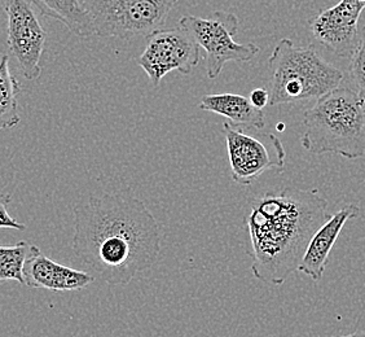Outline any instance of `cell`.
Segmentation results:
<instances>
[{
  "label": "cell",
  "mask_w": 365,
  "mask_h": 337,
  "mask_svg": "<svg viewBox=\"0 0 365 337\" xmlns=\"http://www.w3.org/2000/svg\"><path fill=\"white\" fill-rule=\"evenodd\" d=\"M365 101L355 89L338 86L303 114L302 147L312 155H365Z\"/></svg>",
  "instance_id": "3957f363"
},
{
  "label": "cell",
  "mask_w": 365,
  "mask_h": 337,
  "mask_svg": "<svg viewBox=\"0 0 365 337\" xmlns=\"http://www.w3.org/2000/svg\"><path fill=\"white\" fill-rule=\"evenodd\" d=\"M360 216L358 205H346L341 211L331 214L323 225L317 228L309 240L298 271L307 275L314 281H320L328 265L329 254L344 230L347 221Z\"/></svg>",
  "instance_id": "7c38bea8"
},
{
  "label": "cell",
  "mask_w": 365,
  "mask_h": 337,
  "mask_svg": "<svg viewBox=\"0 0 365 337\" xmlns=\"http://www.w3.org/2000/svg\"><path fill=\"white\" fill-rule=\"evenodd\" d=\"M7 14V44L24 77L36 81L42 74L46 30L31 0H4Z\"/></svg>",
  "instance_id": "ba28073f"
},
{
  "label": "cell",
  "mask_w": 365,
  "mask_h": 337,
  "mask_svg": "<svg viewBox=\"0 0 365 337\" xmlns=\"http://www.w3.org/2000/svg\"><path fill=\"white\" fill-rule=\"evenodd\" d=\"M330 337H365V331H358V332H354L351 335H347V336H342V335H337V336Z\"/></svg>",
  "instance_id": "ffe728a7"
},
{
  "label": "cell",
  "mask_w": 365,
  "mask_h": 337,
  "mask_svg": "<svg viewBox=\"0 0 365 337\" xmlns=\"http://www.w3.org/2000/svg\"><path fill=\"white\" fill-rule=\"evenodd\" d=\"M250 101L255 108L258 109H263L264 106H268L269 103V92L264 89H254L252 94H250Z\"/></svg>",
  "instance_id": "d6986e66"
},
{
  "label": "cell",
  "mask_w": 365,
  "mask_h": 337,
  "mask_svg": "<svg viewBox=\"0 0 365 337\" xmlns=\"http://www.w3.org/2000/svg\"><path fill=\"white\" fill-rule=\"evenodd\" d=\"M327 208V198L317 188L285 187L255 201L245 219L254 276L281 286L298 271L309 240L330 217Z\"/></svg>",
  "instance_id": "7a4b0ae2"
},
{
  "label": "cell",
  "mask_w": 365,
  "mask_h": 337,
  "mask_svg": "<svg viewBox=\"0 0 365 337\" xmlns=\"http://www.w3.org/2000/svg\"><path fill=\"white\" fill-rule=\"evenodd\" d=\"M21 91V84L9 68V56L3 55L0 59V131L20 124L19 96Z\"/></svg>",
  "instance_id": "9a60e30c"
},
{
  "label": "cell",
  "mask_w": 365,
  "mask_h": 337,
  "mask_svg": "<svg viewBox=\"0 0 365 337\" xmlns=\"http://www.w3.org/2000/svg\"><path fill=\"white\" fill-rule=\"evenodd\" d=\"M200 109L215 113L228 119V122L236 127H246L263 130L266 127V117L263 109L252 104L250 99L237 94H212L206 95L200 101Z\"/></svg>",
  "instance_id": "4fadbf2b"
},
{
  "label": "cell",
  "mask_w": 365,
  "mask_h": 337,
  "mask_svg": "<svg viewBox=\"0 0 365 337\" xmlns=\"http://www.w3.org/2000/svg\"><path fill=\"white\" fill-rule=\"evenodd\" d=\"M41 14L63 24L79 38L95 36L85 0H31Z\"/></svg>",
  "instance_id": "5bb4252c"
},
{
  "label": "cell",
  "mask_w": 365,
  "mask_h": 337,
  "mask_svg": "<svg viewBox=\"0 0 365 337\" xmlns=\"http://www.w3.org/2000/svg\"><path fill=\"white\" fill-rule=\"evenodd\" d=\"M223 133L233 182L246 187L267 171L281 173L285 168L287 152L280 138L269 149L264 141L246 134L241 127L233 126L228 121L223 124Z\"/></svg>",
  "instance_id": "9c48e42d"
},
{
  "label": "cell",
  "mask_w": 365,
  "mask_h": 337,
  "mask_svg": "<svg viewBox=\"0 0 365 337\" xmlns=\"http://www.w3.org/2000/svg\"><path fill=\"white\" fill-rule=\"evenodd\" d=\"M161 227L130 188L90 197L74 209L73 252L110 286H126L155 265Z\"/></svg>",
  "instance_id": "6da1fadb"
},
{
  "label": "cell",
  "mask_w": 365,
  "mask_h": 337,
  "mask_svg": "<svg viewBox=\"0 0 365 337\" xmlns=\"http://www.w3.org/2000/svg\"><path fill=\"white\" fill-rule=\"evenodd\" d=\"M12 201L9 195H0V230H19L24 231L26 230V225L17 222L14 218L11 217L8 213V204Z\"/></svg>",
  "instance_id": "ac0fdd59"
},
{
  "label": "cell",
  "mask_w": 365,
  "mask_h": 337,
  "mask_svg": "<svg viewBox=\"0 0 365 337\" xmlns=\"http://www.w3.org/2000/svg\"><path fill=\"white\" fill-rule=\"evenodd\" d=\"M178 25L190 31L200 49L206 52V74L210 79H217L227 64L249 63L260 52L255 43L235 41L240 24L233 12L217 11L207 19L187 14Z\"/></svg>",
  "instance_id": "8992f818"
},
{
  "label": "cell",
  "mask_w": 365,
  "mask_h": 337,
  "mask_svg": "<svg viewBox=\"0 0 365 337\" xmlns=\"http://www.w3.org/2000/svg\"><path fill=\"white\" fill-rule=\"evenodd\" d=\"M24 281L29 288L66 292L88 287L95 281V276L60 265L44 256L38 246H33L24 266Z\"/></svg>",
  "instance_id": "8fae6325"
},
{
  "label": "cell",
  "mask_w": 365,
  "mask_h": 337,
  "mask_svg": "<svg viewBox=\"0 0 365 337\" xmlns=\"http://www.w3.org/2000/svg\"><path fill=\"white\" fill-rule=\"evenodd\" d=\"M349 73L355 90L365 101V26L359 38L358 46L350 57Z\"/></svg>",
  "instance_id": "e0dca14e"
},
{
  "label": "cell",
  "mask_w": 365,
  "mask_h": 337,
  "mask_svg": "<svg viewBox=\"0 0 365 337\" xmlns=\"http://www.w3.org/2000/svg\"><path fill=\"white\" fill-rule=\"evenodd\" d=\"M267 68L271 106L317 100L344 81L342 71L319 55L314 46H295L288 38L276 44Z\"/></svg>",
  "instance_id": "277c9868"
},
{
  "label": "cell",
  "mask_w": 365,
  "mask_h": 337,
  "mask_svg": "<svg viewBox=\"0 0 365 337\" xmlns=\"http://www.w3.org/2000/svg\"><path fill=\"white\" fill-rule=\"evenodd\" d=\"M95 36L130 39L165 26L180 0H85Z\"/></svg>",
  "instance_id": "5b68a950"
},
{
  "label": "cell",
  "mask_w": 365,
  "mask_h": 337,
  "mask_svg": "<svg viewBox=\"0 0 365 337\" xmlns=\"http://www.w3.org/2000/svg\"><path fill=\"white\" fill-rule=\"evenodd\" d=\"M31 246L24 240L14 246H0V286L8 281H17L21 286H25L24 266Z\"/></svg>",
  "instance_id": "2e32d148"
},
{
  "label": "cell",
  "mask_w": 365,
  "mask_h": 337,
  "mask_svg": "<svg viewBox=\"0 0 365 337\" xmlns=\"http://www.w3.org/2000/svg\"><path fill=\"white\" fill-rule=\"evenodd\" d=\"M201 60V49L190 31L178 25L160 29L147 36V46L138 64L147 74L149 84L157 87L169 73L188 76Z\"/></svg>",
  "instance_id": "52a82bcc"
},
{
  "label": "cell",
  "mask_w": 365,
  "mask_h": 337,
  "mask_svg": "<svg viewBox=\"0 0 365 337\" xmlns=\"http://www.w3.org/2000/svg\"><path fill=\"white\" fill-rule=\"evenodd\" d=\"M364 9L365 0H341L311 20L309 30L334 55L351 57L360 38L359 20Z\"/></svg>",
  "instance_id": "30bf717a"
}]
</instances>
